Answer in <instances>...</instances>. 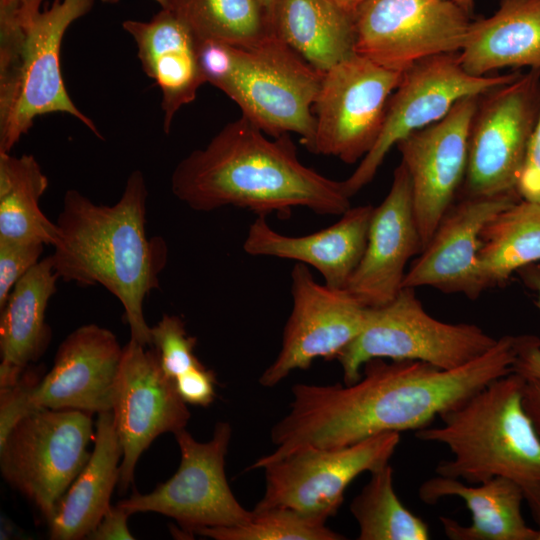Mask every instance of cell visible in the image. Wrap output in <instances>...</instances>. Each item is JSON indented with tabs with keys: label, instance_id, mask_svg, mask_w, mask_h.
I'll list each match as a JSON object with an SVG mask.
<instances>
[{
	"label": "cell",
	"instance_id": "27",
	"mask_svg": "<svg viewBox=\"0 0 540 540\" xmlns=\"http://www.w3.org/2000/svg\"><path fill=\"white\" fill-rule=\"evenodd\" d=\"M273 27L321 73L356 53L354 17L333 0H279Z\"/></svg>",
	"mask_w": 540,
	"mask_h": 540
},
{
	"label": "cell",
	"instance_id": "18",
	"mask_svg": "<svg viewBox=\"0 0 540 540\" xmlns=\"http://www.w3.org/2000/svg\"><path fill=\"white\" fill-rule=\"evenodd\" d=\"M122 353L109 329L80 326L59 345L52 368L31 390L29 412L40 408L91 414L111 411Z\"/></svg>",
	"mask_w": 540,
	"mask_h": 540
},
{
	"label": "cell",
	"instance_id": "36",
	"mask_svg": "<svg viewBox=\"0 0 540 540\" xmlns=\"http://www.w3.org/2000/svg\"><path fill=\"white\" fill-rule=\"evenodd\" d=\"M180 398L190 405L206 407L215 398L217 385L213 370L203 364L194 367L174 379Z\"/></svg>",
	"mask_w": 540,
	"mask_h": 540
},
{
	"label": "cell",
	"instance_id": "6",
	"mask_svg": "<svg viewBox=\"0 0 540 540\" xmlns=\"http://www.w3.org/2000/svg\"><path fill=\"white\" fill-rule=\"evenodd\" d=\"M497 339L479 326L432 317L414 288L403 287L389 303L371 308L368 323L336 358L343 383L359 380L374 358L426 362L443 370L464 366L489 351Z\"/></svg>",
	"mask_w": 540,
	"mask_h": 540
},
{
	"label": "cell",
	"instance_id": "12",
	"mask_svg": "<svg viewBox=\"0 0 540 540\" xmlns=\"http://www.w3.org/2000/svg\"><path fill=\"white\" fill-rule=\"evenodd\" d=\"M399 443V432H385L338 448L297 449L262 467L265 492L254 509L287 507L327 521L349 484L388 464Z\"/></svg>",
	"mask_w": 540,
	"mask_h": 540
},
{
	"label": "cell",
	"instance_id": "33",
	"mask_svg": "<svg viewBox=\"0 0 540 540\" xmlns=\"http://www.w3.org/2000/svg\"><path fill=\"white\" fill-rule=\"evenodd\" d=\"M150 331L151 346L158 354L163 371L171 379L202 365L194 354L197 339L188 335L180 317L164 314Z\"/></svg>",
	"mask_w": 540,
	"mask_h": 540
},
{
	"label": "cell",
	"instance_id": "14",
	"mask_svg": "<svg viewBox=\"0 0 540 540\" xmlns=\"http://www.w3.org/2000/svg\"><path fill=\"white\" fill-rule=\"evenodd\" d=\"M353 17L355 52L400 73L422 59L458 53L471 22L450 0H365Z\"/></svg>",
	"mask_w": 540,
	"mask_h": 540
},
{
	"label": "cell",
	"instance_id": "26",
	"mask_svg": "<svg viewBox=\"0 0 540 540\" xmlns=\"http://www.w3.org/2000/svg\"><path fill=\"white\" fill-rule=\"evenodd\" d=\"M95 428L89 460L47 521L53 540L86 539L111 506L123 456L112 411L99 413Z\"/></svg>",
	"mask_w": 540,
	"mask_h": 540
},
{
	"label": "cell",
	"instance_id": "17",
	"mask_svg": "<svg viewBox=\"0 0 540 540\" xmlns=\"http://www.w3.org/2000/svg\"><path fill=\"white\" fill-rule=\"evenodd\" d=\"M479 97L460 99L442 119L396 145L411 179L413 211L422 250L464 182L470 127Z\"/></svg>",
	"mask_w": 540,
	"mask_h": 540
},
{
	"label": "cell",
	"instance_id": "21",
	"mask_svg": "<svg viewBox=\"0 0 540 540\" xmlns=\"http://www.w3.org/2000/svg\"><path fill=\"white\" fill-rule=\"evenodd\" d=\"M374 206L350 207L335 224L304 236L283 235L257 216L249 226L244 251L253 256L290 259L320 272L325 284L346 289L365 251Z\"/></svg>",
	"mask_w": 540,
	"mask_h": 540
},
{
	"label": "cell",
	"instance_id": "11",
	"mask_svg": "<svg viewBox=\"0 0 540 540\" xmlns=\"http://www.w3.org/2000/svg\"><path fill=\"white\" fill-rule=\"evenodd\" d=\"M521 72L474 76L461 65L458 53L422 59L401 74L385 111L380 135L355 171L343 182L351 198L369 184L393 146L408 135L442 119L457 101L479 96L510 82Z\"/></svg>",
	"mask_w": 540,
	"mask_h": 540
},
{
	"label": "cell",
	"instance_id": "30",
	"mask_svg": "<svg viewBox=\"0 0 540 540\" xmlns=\"http://www.w3.org/2000/svg\"><path fill=\"white\" fill-rule=\"evenodd\" d=\"M196 42L214 40L248 48L274 31L256 0H166Z\"/></svg>",
	"mask_w": 540,
	"mask_h": 540
},
{
	"label": "cell",
	"instance_id": "46",
	"mask_svg": "<svg viewBox=\"0 0 540 540\" xmlns=\"http://www.w3.org/2000/svg\"><path fill=\"white\" fill-rule=\"evenodd\" d=\"M101 1L107 4H115V3H118L120 0H101ZM154 1H156L161 6V8H164L166 5V0H154Z\"/></svg>",
	"mask_w": 540,
	"mask_h": 540
},
{
	"label": "cell",
	"instance_id": "13",
	"mask_svg": "<svg viewBox=\"0 0 540 540\" xmlns=\"http://www.w3.org/2000/svg\"><path fill=\"white\" fill-rule=\"evenodd\" d=\"M401 74L357 53L323 73L313 105L311 151L347 164L362 160L380 135L388 100Z\"/></svg>",
	"mask_w": 540,
	"mask_h": 540
},
{
	"label": "cell",
	"instance_id": "16",
	"mask_svg": "<svg viewBox=\"0 0 540 540\" xmlns=\"http://www.w3.org/2000/svg\"><path fill=\"white\" fill-rule=\"evenodd\" d=\"M131 339L123 347L115 381L112 414L123 456L119 488L133 482L138 459L156 437L184 429L190 419L174 380L163 371L154 348Z\"/></svg>",
	"mask_w": 540,
	"mask_h": 540
},
{
	"label": "cell",
	"instance_id": "8",
	"mask_svg": "<svg viewBox=\"0 0 540 540\" xmlns=\"http://www.w3.org/2000/svg\"><path fill=\"white\" fill-rule=\"evenodd\" d=\"M94 437L91 413L35 409L0 443L1 475L48 521L89 460Z\"/></svg>",
	"mask_w": 540,
	"mask_h": 540
},
{
	"label": "cell",
	"instance_id": "43",
	"mask_svg": "<svg viewBox=\"0 0 540 540\" xmlns=\"http://www.w3.org/2000/svg\"><path fill=\"white\" fill-rule=\"evenodd\" d=\"M335 3H337L341 8H343L346 12L350 13L354 16L355 11L357 8L365 1V0H333Z\"/></svg>",
	"mask_w": 540,
	"mask_h": 540
},
{
	"label": "cell",
	"instance_id": "20",
	"mask_svg": "<svg viewBox=\"0 0 540 540\" xmlns=\"http://www.w3.org/2000/svg\"><path fill=\"white\" fill-rule=\"evenodd\" d=\"M421 251L411 179L400 163L388 194L374 207L365 251L346 289L367 307L391 302L403 288L407 262Z\"/></svg>",
	"mask_w": 540,
	"mask_h": 540
},
{
	"label": "cell",
	"instance_id": "39",
	"mask_svg": "<svg viewBox=\"0 0 540 540\" xmlns=\"http://www.w3.org/2000/svg\"><path fill=\"white\" fill-rule=\"evenodd\" d=\"M130 514L118 504L110 506L96 528L87 536L89 540H133L127 520Z\"/></svg>",
	"mask_w": 540,
	"mask_h": 540
},
{
	"label": "cell",
	"instance_id": "32",
	"mask_svg": "<svg viewBox=\"0 0 540 540\" xmlns=\"http://www.w3.org/2000/svg\"><path fill=\"white\" fill-rule=\"evenodd\" d=\"M197 535L216 540H342L345 537L326 525V520L308 516L287 507L252 511L246 524L232 527H206Z\"/></svg>",
	"mask_w": 540,
	"mask_h": 540
},
{
	"label": "cell",
	"instance_id": "2",
	"mask_svg": "<svg viewBox=\"0 0 540 540\" xmlns=\"http://www.w3.org/2000/svg\"><path fill=\"white\" fill-rule=\"evenodd\" d=\"M171 191L200 212L233 206L258 216H285L305 207L320 215L341 216L351 207L343 182L301 163L289 134L270 140L243 116L176 165Z\"/></svg>",
	"mask_w": 540,
	"mask_h": 540
},
{
	"label": "cell",
	"instance_id": "38",
	"mask_svg": "<svg viewBox=\"0 0 540 540\" xmlns=\"http://www.w3.org/2000/svg\"><path fill=\"white\" fill-rule=\"evenodd\" d=\"M513 372L526 379L540 380V341L534 335H518L515 340Z\"/></svg>",
	"mask_w": 540,
	"mask_h": 540
},
{
	"label": "cell",
	"instance_id": "9",
	"mask_svg": "<svg viewBox=\"0 0 540 540\" xmlns=\"http://www.w3.org/2000/svg\"><path fill=\"white\" fill-rule=\"evenodd\" d=\"M539 110L540 69L521 72L480 95L469 133L464 196H519L518 183Z\"/></svg>",
	"mask_w": 540,
	"mask_h": 540
},
{
	"label": "cell",
	"instance_id": "41",
	"mask_svg": "<svg viewBox=\"0 0 540 540\" xmlns=\"http://www.w3.org/2000/svg\"><path fill=\"white\" fill-rule=\"evenodd\" d=\"M517 274L520 275L524 284L536 294L534 303L540 312V263L527 265L520 269Z\"/></svg>",
	"mask_w": 540,
	"mask_h": 540
},
{
	"label": "cell",
	"instance_id": "34",
	"mask_svg": "<svg viewBox=\"0 0 540 540\" xmlns=\"http://www.w3.org/2000/svg\"><path fill=\"white\" fill-rule=\"evenodd\" d=\"M45 244L0 239V309L13 287L40 260Z\"/></svg>",
	"mask_w": 540,
	"mask_h": 540
},
{
	"label": "cell",
	"instance_id": "25",
	"mask_svg": "<svg viewBox=\"0 0 540 540\" xmlns=\"http://www.w3.org/2000/svg\"><path fill=\"white\" fill-rule=\"evenodd\" d=\"M458 57L474 76L540 69V0H501L492 16L470 22Z\"/></svg>",
	"mask_w": 540,
	"mask_h": 540
},
{
	"label": "cell",
	"instance_id": "10",
	"mask_svg": "<svg viewBox=\"0 0 540 540\" xmlns=\"http://www.w3.org/2000/svg\"><path fill=\"white\" fill-rule=\"evenodd\" d=\"M180 464L175 474L152 492H134L117 504L130 515L155 512L177 521L187 533L206 527L246 524L252 511L232 493L225 475V456L231 440L229 423L215 425L212 438L199 442L184 428L176 432Z\"/></svg>",
	"mask_w": 540,
	"mask_h": 540
},
{
	"label": "cell",
	"instance_id": "29",
	"mask_svg": "<svg viewBox=\"0 0 540 540\" xmlns=\"http://www.w3.org/2000/svg\"><path fill=\"white\" fill-rule=\"evenodd\" d=\"M48 178L33 155L0 152V239L53 245L55 222L39 207Z\"/></svg>",
	"mask_w": 540,
	"mask_h": 540
},
{
	"label": "cell",
	"instance_id": "45",
	"mask_svg": "<svg viewBox=\"0 0 540 540\" xmlns=\"http://www.w3.org/2000/svg\"><path fill=\"white\" fill-rule=\"evenodd\" d=\"M44 0H0V2H8V3H15V4H28V5H38L41 6L42 2Z\"/></svg>",
	"mask_w": 540,
	"mask_h": 540
},
{
	"label": "cell",
	"instance_id": "35",
	"mask_svg": "<svg viewBox=\"0 0 540 540\" xmlns=\"http://www.w3.org/2000/svg\"><path fill=\"white\" fill-rule=\"evenodd\" d=\"M43 375L42 368L29 365L15 384L0 388V443L17 422L30 413L28 399L31 390Z\"/></svg>",
	"mask_w": 540,
	"mask_h": 540
},
{
	"label": "cell",
	"instance_id": "28",
	"mask_svg": "<svg viewBox=\"0 0 540 540\" xmlns=\"http://www.w3.org/2000/svg\"><path fill=\"white\" fill-rule=\"evenodd\" d=\"M478 262L482 291L540 262V203L520 199L493 217L481 232Z\"/></svg>",
	"mask_w": 540,
	"mask_h": 540
},
{
	"label": "cell",
	"instance_id": "42",
	"mask_svg": "<svg viewBox=\"0 0 540 540\" xmlns=\"http://www.w3.org/2000/svg\"><path fill=\"white\" fill-rule=\"evenodd\" d=\"M259 6L262 8L269 22L273 26L275 12L279 3V0H256ZM274 28V27H273Z\"/></svg>",
	"mask_w": 540,
	"mask_h": 540
},
{
	"label": "cell",
	"instance_id": "4",
	"mask_svg": "<svg viewBox=\"0 0 540 540\" xmlns=\"http://www.w3.org/2000/svg\"><path fill=\"white\" fill-rule=\"evenodd\" d=\"M525 381L516 372L497 378L443 413L440 426L419 429L414 436L452 453V459L437 464V475L473 485L495 477L515 482L539 526L540 435L523 405Z\"/></svg>",
	"mask_w": 540,
	"mask_h": 540
},
{
	"label": "cell",
	"instance_id": "7",
	"mask_svg": "<svg viewBox=\"0 0 540 540\" xmlns=\"http://www.w3.org/2000/svg\"><path fill=\"white\" fill-rule=\"evenodd\" d=\"M322 77L273 31L252 47L236 48L233 68L218 89L265 134L296 133L311 151Z\"/></svg>",
	"mask_w": 540,
	"mask_h": 540
},
{
	"label": "cell",
	"instance_id": "3",
	"mask_svg": "<svg viewBox=\"0 0 540 540\" xmlns=\"http://www.w3.org/2000/svg\"><path fill=\"white\" fill-rule=\"evenodd\" d=\"M148 189L141 171L127 178L113 205L96 204L69 189L55 221L57 235L49 256L59 279L79 286L101 285L122 304L131 339L151 346L143 303L159 288L168 248L146 233Z\"/></svg>",
	"mask_w": 540,
	"mask_h": 540
},
{
	"label": "cell",
	"instance_id": "23",
	"mask_svg": "<svg viewBox=\"0 0 540 540\" xmlns=\"http://www.w3.org/2000/svg\"><path fill=\"white\" fill-rule=\"evenodd\" d=\"M474 485L437 475L419 487V498L428 505L445 497H459L470 511L472 522L468 526L449 517H440L449 539L537 540L538 530L529 527L523 517L524 495L515 482L495 477Z\"/></svg>",
	"mask_w": 540,
	"mask_h": 540
},
{
	"label": "cell",
	"instance_id": "44",
	"mask_svg": "<svg viewBox=\"0 0 540 540\" xmlns=\"http://www.w3.org/2000/svg\"><path fill=\"white\" fill-rule=\"evenodd\" d=\"M462 8L468 15L472 12L474 0H450Z\"/></svg>",
	"mask_w": 540,
	"mask_h": 540
},
{
	"label": "cell",
	"instance_id": "47",
	"mask_svg": "<svg viewBox=\"0 0 540 540\" xmlns=\"http://www.w3.org/2000/svg\"><path fill=\"white\" fill-rule=\"evenodd\" d=\"M537 530H538L537 540H540V525H539V528Z\"/></svg>",
	"mask_w": 540,
	"mask_h": 540
},
{
	"label": "cell",
	"instance_id": "40",
	"mask_svg": "<svg viewBox=\"0 0 540 540\" xmlns=\"http://www.w3.org/2000/svg\"><path fill=\"white\" fill-rule=\"evenodd\" d=\"M523 405L540 435V380L526 379L523 389Z\"/></svg>",
	"mask_w": 540,
	"mask_h": 540
},
{
	"label": "cell",
	"instance_id": "19",
	"mask_svg": "<svg viewBox=\"0 0 540 540\" xmlns=\"http://www.w3.org/2000/svg\"><path fill=\"white\" fill-rule=\"evenodd\" d=\"M520 199L516 195L463 196L452 204L406 271L403 287H432L476 299L483 292L478 269L481 232L493 217Z\"/></svg>",
	"mask_w": 540,
	"mask_h": 540
},
{
	"label": "cell",
	"instance_id": "15",
	"mask_svg": "<svg viewBox=\"0 0 540 540\" xmlns=\"http://www.w3.org/2000/svg\"><path fill=\"white\" fill-rule=\"evenodd\" d=\"M292 310L285 324L279 354L260 376L273 387L296 369H307L317 358H337L364 329L371 307L347 289L319 284L307 265L291 271Z\"/></svg>",
	"mask_w": 540,
	"mask_h": 540
},
{
	"label": "cell",
	"instance_id": "22",
	"mask_svg": "<svg viewBox=\"0 0 540 540\" xmlns=\"http://www.w3.org/2000/svg\"><path fill=\"white\" fill-rule=\"evenodd\" d=\"M122 27L136 43L143 71L160 88L163 130L168 134L176 113L193 102L206 83L196 40L165 8L148 21L125 20Z\"/></svg>",
	"mask_w": 540,
	"mask_h": 540
},
{
	"label": "cell",
	"instance_id": "24",
	"mask_svg": "<svg viewBox=\"0 0 540 540\" xmlns=\"http://www.w3.org/2000/svg\"><path fill=\"white\" fill-rule=\"evenodd\" d=\"M58 279L50 257L40 260L18 280L0 309V388L15 384L45 353L52 338L45 313Z\"/></svg>",
	"mask_w": 540,
	"mask_h": 540
},
{
	"label": "cell",
	"instance_id": "1",
	"mask_svg": "<svg viewBox=\"0 0 540 540\" xmlns=\"http://www.w3.org/2000/svg\"><path fill=\"white\" fill-rule=\"evenodd\" d=\"M515 339L504 335L485 354L452 370L422 361L374 358L352 384L298 383L292 388L289 412L271 430L275 450L250 468H262L306 446L338 448L380 433L428 427L513 372Z\"/></svg>",
	"mask_w": 540,
	"mask_h": 540
},
{
	"label": "cell",
	"instance_id": "31",
	"mask_svg": "<svg viewBox=\"0 0 540 540\" xmlns=\"http://www.w3.org/2000/svg\"><path fill=\"white\" fill-rule=\"evenodd\" d=\"M370 475L368 483L350 504V511L359 527L358 539H429L428 525L407 509L397 496L390 464Z\"/></svg>",
	"mask_w": 540,
	"mask_h": 540
},
{
	"label": "cell",
	"instance_id": "37",
	"mask_svg": "<svg viewBox=\"0 0 540 540\" xmlns=\"http://www.w3.org/2000/svg\"><path fill=\"white\" fill-rule=\"evenodd\" d=\"M517 191L521 199L540 203V110L528 145Z\"/></svg>",
	"mask_w": 540,
	"mask_h": 540
},
{
	"label": "cell",
	"instance_id": "5",
	"mask_svg": "<svg viewBox=\"0 0 540 540\" xmlns=\"http://www.w3.org/2000/svg\"><path fill=\"white\" fill-rule=\"evenodd\" d=\"M94 0H54L37 5L0 3V152L10 153L35 118L65 113L102 138L94 122L70 98L60 54L65 32Z\"/></svg>",
	"mask_w": 540,
	"mask_h": 540
}]
</instances>
